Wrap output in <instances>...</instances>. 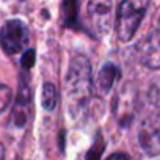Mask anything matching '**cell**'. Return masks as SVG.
I'll use <instances>...</instances> for the list:
<instances>
[{
	"mask_svg": "<svg viewBox=\"0 0 160 160\" xmlns=\"http://www.w3.org/2000/svg\"><path fill=\"white\" fill-rule=\"evenodd\" d=\"M11 102V90L7 85H0V110H3L5 107H8V104Z\"/></svg>",
	"mask_w": 160,
	"mask_h": 160,
	"instance_id": "8fae6325",
	"label": "cell"
},
{
	"mask_svg": "<svg viewBox=\"0 0 160 160\" xmlns=\"http://www.w3.org/2000/svg\"><path fill=\"white\" fill-rule=\"evenodd\" d=\"M66 93L71 102L75 105L85 104L93 93V77L91 64L83 55H77L69 64L66 75Z\"/></svg>",
	"mask_w": 160,
	"mask_h": 160,
	"instance_id": "7a4b0ae2",
	"label": "cell"
},
{
	"mask_svg": "<svg viewBox=\"0 0 160 160\" xmlns=\"http://www.w3.org/2000/svg\"><path fill=\"white\" fill-rule=\"evenodd\" d=\"M138 141L148 155L155 157L160 154V93L155 87L148 91L141 108Z\"/></svg>",
	"mask_w": 160,
	"mask_h": 160,
	"instance_id": "6da1fadb",
	"label": "cell"
},
{
	"mask_svg": "<svg viewBox=\"0 0 160 160\" xmlns=\"http://www.w3.org/2000/svg\"><path fill=\"white\" fill-rule=\"evenodd\" d=\"M140 61L149 69H160V30L146 35L137 46Z\"/></svg>",
	"mask_w": 160,
	"mask_h": 160,
	"instance_id": "5b68a950",
	"label": "cell"
},
{
	"mask_svg": "<svg viewBox=\"0 0 160 160\" xmlns=\"http://www.w3.org/2000/svg\"><path fill=\"white\" fill-rule=\"evenodd\" d=\"M35 57H36V53H35V50H33V49L25 50V52H24V55H22V68L30 69V68L33 66V63H35Z\"/></svg>",
	"mask_w": 160,
	"mask_h": 160,
	"instance_id": "7c38bea8",
	"label": "cell"
},
{
	"mask_svg": "<svg viewBox=\"0 0 160 160\" xmlns=\"http://www.w3.org/2000/svg\"><path fill=\"white\" fill-rule=\"evenodd\" d=\"M30 90L25 85H21L18 99L14 102L13 107V121L18 127H24L27 119H28V113H30Z\"/></svg>",
	"mask_w": 160,
	"mask_h": 160,
	"instance_id": "ba28073f",
	"label": "cell"
},
{
	"mask_svg": "<svg viewBox=\"0 0 160 160\" xmlns=\"http://www.w3.org/2000/svg\"><path fill=\"white\" fill-rule=\"evenodd\" d=\"M149 3L146 0H124L116 13V35L121 41H130L137 33Z\"/></svg>",
	"mask_w": 160,
	"mask_h": 160,
	"instance_id": "3957f363",
	"label": "cell"
},
{
	"mask_svg": "<svg viewBox=\"0 0 160 160\" xmlns=\"http://www.w3.org/2000/svg\"><path fill=\"white\" fill-rule=\"evenodd\" d=\"M88 13H90V19L96 32L98 33L107 32L112 22V3L110 2H90Z\"/></svg>",
	"mask_w": 160,
	"mask_h": 160,
	"instance_id": "8992f818",
	"label": "cell"
},
{
	"mask_svg": "<svg viewBox=\"0 0 160 160\" xmlns=\"http://www.w3.org/2000/svg\"><path fill=\"white\" fill-rule=\"evenodd\" d=\"M102 151H104V141H102L101 137H99V138L96 140V143L91 146V149L88 151V154H87V160H101Z\"/></svg>",
	"mask_w": 160,
	"mask_h": 160,
	"instance_id": "30bf717a",
	"label": "cell"
},
{
	"mask_svg": "<svg viewBox=\"0 0 160 160\" xmlns=\"http://www.w3.org/2000/svg\"><path fill=\"white\" fill-rule=\"evenodd\" d=\"M118 75H119V71H118V68L115 64H112V63L104 64L101 68L98 77L93 80V90L96 93H99V94H107L112 90V87L115 83V80L118 78Z\"/></svg>",
	"mask_w": 160,
	"mask_h": 160,
	"instance_id": "52a82bcc",
	"label": "cell"
},
{
	"mask_svg": "<svg viewBox=\"0 0 160 160\" xmlns=\"http://www.w3.org/2000/svg\"><path fill=\"white\" fill-rule=\"evenodd\" d=\"M30 42V30L21 19H10L0 28V44L7 53H18Z\"/></svg>",
	"mask_w": 160,
	"mask_h": 160,
	"instance_id": "277c9868",
	"label": "cell"
},
{
	"mask_svg": "<svg viewBox=\"0 0 160 160\" xmlns=\"http://www.w3.org/2000/svg\"><path fill=\"white\" fill-rule=\"evenodd\" d=\"M107 160H130V158H129V155L124 154V152H115V154L108 155Z\"/></svg>",
	"mask_w": 160,
	"mask_h": 160,
	"instance_id": "4fadbf2b",
	"label": "cell"
},
{
	"mask_svg": "<svg viewBox=\"0 0 160 160\" xmlns=\"http://www.w3.org/2000/svg\"><path fill=\"white\" fill-rule=\"evenodd\" d=\"M5 158V146L3 143H0V160H3Z\"/></svg>",
	"mask_w": 160,
	"mask_h": 160,
	"instance_id": "5bb4252c",
	"label": "cell"
},
{
	"mask_svg": "<svg viewBox=\"0 0 160 160\" xmlns=\"http://www.w3.org/2000/svg\"><path fill=\"white\" fill-rule=\"evenodd\" d=\"M158 30H160V21H158Z\"/></svg>",
	"mask_w": 160,
	"mask_h": 160,
	"instance_id": "9a60e30c",
	"label": "cell"
},
{
	"mask_svg": "<svg viewBox=\"0 0 160 160\" xmlns=\"http://www.w3.org/2000/svg\"><path fill=\"white\" fill-rule=\"evenodd\" d=\"M58 101V93L53 83H44L42 85V94H41V104L44 110H53Z\"/></svg>",
	"mask_w": 160,
	"mask_h": 160,
	"instance_id": "9c48e42d",
	"label": "cell"
}]
</instances>
